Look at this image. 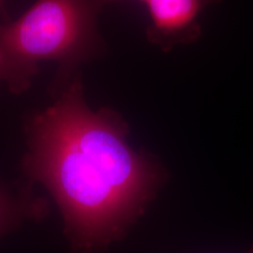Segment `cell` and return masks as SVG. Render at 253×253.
Wrapping results in <instances>:
<instances>
[{
  "label": "cell",
  "mask_w": 253,
  "mask_h": 253,
  "mask_svg": "<svg viewBox=\"0 0 253 253\" xmlns=\"http://www.w3.org/2000/svg\"><path fill=\"white\" fill-rule=\"evenodd\" d=\"M109 109L93 112L76 79L30 126L27 172L53 193L71 253H96L126 234L162 180L160 168L126 144Z\"/></svg>",
  "instance_id": "obj_1"
},
{
  "label": "cell",
  "mask_w": 253,
  "mask_h": 253,
  "mask_svg": "<svg viewBox=\"0 0 253 253\" xmlns=\"http://www.w3.org/2000/svg\"><path fill=\"white\" fill-rule=\"evenodd\" d=\"M106 0H37L20 18L0 25V78L10 90H26L42 61L65 70L90 54L96 20Z\"/></svg>",
  "instance_id": "obj_2"
},
{
  "label": "cell",
  "mask_w": 253,
  "mask_h": 253,
  "mask_svg": "<svg viewBox=\"0 0 253 253\" xmlns=\"http://www.w3.org/2000/svg\"><path fill=\"white\" fill-rule=\"evenodd\" d=\"M221 0H148L150 25L146 29L149 42L163 52L174 46L190 44L202 34L199 15L209 5Z\"/></svg>",
  "instance_id": "obj_3"
},
{
  "label": "cell",
  "mask_w": 253,
  "mask_h": 253,
  "mask_svg": "<svg viewBox=\"0 0 253 253\" xmlns=\"http://www.w3.org/2000/svg\"><path fill=\"white\" fill-rule=\"evenodd\" d=\"M34 209L21 208L16 201L11 199L0 189V236L17 225L19 219L27 214L35 216Z\"/></svg>",
  "instance_id": "obj_4"
},
{
  "label": "cell",
  "mask_w": 253,
  "mask_h": 253,
  "mask_svg": "<svg viewBox=\"0 0 253 253\" xmlns=\"http://www.w3.org/2000/svg\"><path fill=\"white\" fill-rule=\"evenodd\" d=\"M4 7V0H0V12H2Z\"/></svg>",
  "instance_id": "obj_5"
},
{
  "label": "cell",
  "mask_w": 253,
  "mask_h": 253,
  "mask_svg": "<svg viewBox=\"0 0 253 253\" xmlns=\"http://www.w3.org/2000/svg\"><path fill=\"white\" fill-rule=\"evenodd\" d=\"M253 253V247L251 249V250H250V251H249V252H248V253Z\"/></svg>",
  "instance_id": "obj_6"
},
{
  "label": "cell",
  "mask_w": 253,
  "mask_h": 253,
  "mask_svg": "<svg viewBox=\"0 0 253 253\" xmlns=\"http://www.w3.org/2000/svg\"><path fill=\"white\" fill-rule=\"evenodd\" d=\"M106 1H107V2H109V1H113V0H106ZM142 1H145V2H147L148 0H142Z\"/></svg>",
  "instance_id": "obj_7"
},
{
  "label": "cell",
  "mask_w": 253,
  "mask_h": 253,
  "mask_svg": "<svg viewBox=\"0 0 253 253\" xmlns=\"http://www.w3.org/2000/svg\"><path fill=\"white\" fill-rule=\"evenodd\" d=\"M0 61H1V55H0Z\"/></svg>",
  "instance_id": "obj_8"
}]
</instances>
